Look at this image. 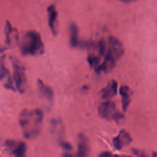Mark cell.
<instances>
[{
	"label": "cell",
	"instance_id": "cell-1",
	"mask_svg": "<svg viewBox=\"0 0 157 157\" xmlns=\"http://www.w3.org/2000/svg\"><path fill=\"white\" fill-rule=\"evenodd\" d=\"M44 113L41 109L28 110L24 109L19 115V124L23 134L27 139L37 137L41 131Z\"/></svg>",
	"mask_w": 157,
	"mask_h": 157
},
{
	"label": "cell",
	"instance_id": "cell-2",
	"mask_svg": "<svg viewBox=\"0 0 157 157\" xmlns=\"http://www.w3.org/2000/svg\"><path fill=\"white\" fill-rule=\"evenodd\" d=\"M108 40V48L104 61L95 69L96 72L98 73H107L110 71L115 67L117 61L124 54L123 44L117 38L110 36Z\"/></svg>",
	"mask_w": 157,
	"mask_h": 157
},
{
	"label": "cell",
	"instance_id": "cell-3",
	"mask_svg": "<svg viewBox=\"0 0 157 157\" xmlns=\"http://www.w3.org/2000/svg\"><path fill=\"white\" fill-rule=\"evenodd\" d=\"M20 50L23 55H42L44 52V45L40 35L35 31L26 32L21 42Z\"/></svg>",
	"mask_w": 157,
	"mask_h": 157
},
{
	"label": "cell",
	"instance_id": "cell-4",
	"mask_svg": "<svg viewBox=\"0 0 157 157\" xmlns=\"http://www.w3.org/2000/svg\"><path fill=\"white\" fill-rule=\"evenodd\" d=\"M99 115L106 120H115L118 122L124 115L117 110L115 104L111 101H107L100 104L98 108Z\"/></svg>",
	"mask_w": 157,
	"mask_h": 157
},
{
	"label": "cell",
	"instance_id": "cell-5",
	"mask_svg": "<svg viewBox=\"0 0 157 157\" xmlns=\"http://www.w3.org/2000/svg\"><path fill=\"white\" fill-rule=\"evenodd\" d=\"M13 78L16 88L20 93H23L26 87V76L25 69L23 64L17 59H13Z\"/></svg>",
	"mask_w": 157,
	"mask_h": 157
},
{
	"label": "cell",
	"instance_id": "cell-6",
	"mask_svg": "<svg viewBox=\"0 0 157 157\" xmlns=\"http://www.w3.org/2000/svg\"><path fill=\"white\" fill-rule=\"evenodd\" d=\"M5 145L8 150L15 157H25L26 151V145L22 141L14 140H7Z\"/></svg>",
	"mask_w": 157,
	"mask_h": 157
},
{
	"label": "cell",
	"instance_id": "cell-7",
	"mask_svg": "<svg viewBox=\"0 0 157 157\" xmlns=\"http://www.w3.org/2000/svg\"><path fill=\"white\" fill-rule=\"evenodd\" d=\"M48 23L52 33L56 36L58 31V12L54 4H51L47 7Z\"/></svg>",
	"mask_w": 157,
	"mask_h": 157
},
{
	"label": "cell",
	"instance_id": "cell-8",
	"mask_svg": "<svg viewBox=\"0 0 157 157\" xmlns=\"http://www.w3.org/2000/svg\"><path fill=\"white\" fill-rule=\"evenodd\" d=\"M132 139L129 132L125 130H121L116 137L113 139V145L117 150L121 149L124 146L131 143Z\"/></svg>",
	"mask_w": 157,
	"mask_h": 157
},
{
	"label": "cell",
	"instance_id": "cell-9",
	"mask_svg": "<svg viewBox=\"0 0 157 157\" xmlns=\"http://www.w3.org/2000/svg\"><path fill=\"white\" fill-rule=\"evenodd\" d=\"M78 149L77 157H88L90 151V147L87 137L82 133L78 136Z\"/></svg>",
	"mask_w": 157,
	"mask_h": 157
},
{
	"label": "cell",
	"instance_id": "cell-10",
	"mask_svg": "<svg viewBox=\"0 0 157 157\" xmlns=\"http://www.w3.org/2000/svg\"><path fill=\"white\" fill-rule=\"evenodd\" d=\"M4 33L6 36V44L8 47H10L18 42L17 31L15 28H13L9 21H6Z\"/></svg>",
	"mask_w": 157,
	"mask_h": 157
},
{
	"label": "cell",
	"instance_id": "cell-11",
	"mask_svg": "<svg viewBox=\"0 0 157 157\" xmlns=\"http://www.w3.org/2000/svg\"><path fill=\"white\" fill-rule=\"evenodd\" d=\"M117 93V82L112 80L100 91V96L103 99H109L114 97Z\"/></svg>",
	"mask_w": 157,
	"mask_h": 157
},
{
	"label": "cell",
	"instance_id": "cell-12",
	"mask_svg": "<svg viewBox=\"0 0 157 157\" xmlns=\"http://www.w3.org/2000/svg\"><path fill=\"white\" fill-rule=\"evenodd\" d=\"M37 86L40 94L46 99L48 102H52L54 98V93L53 89L50 86L46 85L40 79L37 80Z\"/></svg>",
	"mask_w": 157,
	"mask_h": 157
},
{
	"label": "cell",
	"instance_id": "cell-13",
	"mask_svg": "<svg viewBox=\"0 0 157 157\" xmlns=\"http://www.w3.org/2000/svg\"><path fill=\"white\" fill-rule=\"evenodd\" d=\"M120 94L121 98L122 109L123 111L125 112L131 102L132 92L128 86L123 85L120 88Z\"/></svg>",
	"mask_w": 157,
	"mask_h": 157
},
{
	"label": "cell",
	"instance_id": "cell-14",
	"mask_svg": "<svg viewBox=\"0 0 157 157\" xmlns=\"http://www.w3.org/2000/svg\"><path fill=\"white\" fill-rule=\"evenodd\" d=\"M50 131L55 136L61 137L64 134V126L60 118H53L51 120Z\"/></svg>",
	"mask_w": 157,
	"mask_h": 157
},
{
	"label": "cell",
	"instance_id": "cell-15",
	"mask_svg": "<svg viewBox=\"0 0 157 157\" xmlns=\"http://www.w3.org/2000/svg\"><path fill=\"white\" fill-rule=\"evenodd\" d=\"M70 37L69 43L71 47L74 48L79 45L78 41V28L75 23H72L69 28Z\"/></svg>",
	"mask_w": 157,
	"mask_h": 157
},
{
	"label": "cell",
	"instance_id": "cell-16",
	"mask_svg": "<svg viewBox=\"0 0 157 157\" xmlns=\"http://www.w3.org/2000/svg\"><path fill=\"white\" fill-rule=\"evenodd\" d=\"M9 75L10 74L9 70L6 68L5 63L3 60V57H2L1 59V79L2 80L3 78H5Z\"/></svg>",
	"mask_w": 157,
	"mask_h": 157
},
{
	"label": "cell",
	"instance_id": "cell-17",
	"mask_svg": "<svg viewBox=\"0 0 157 157\" xmlns=\"http://www.w3.org/2000/svg\"><path fill=\"white\" fill-rule=\"evenodd\" d=\"M4 87L7 89H9V90H13V91H15V86H14V85H13V81L10 77V75H8L7 77H6V82L4 83Z\"/></svg>",
	"mask_w": 157,
	"mask_h": 157
},
{
	"label": "cell",
	"instance_id": "cell-18",
	"mask_svg": "<svg viewBox=\"0 0 157 157\" xmlns=\"http://www.w3.org/2000/svg\"><path fill=\"white\" fill-rule=\"evenodd\" d=\"M131 151L134 155L137 157H148L146 153L142 150L137 148H132Z\"/></svg>",
	"mask_w": 157,
	"mask_h": 157
},
{
	"label": "cell",
	"instance_id": "cell-19",
	"mask_svg": "<svg viewBox=\"0 0 157 157\" xmlns=\"http://www.w3.org/2000/svg\"><path fill=\"white\" fill-rule=\"evenodd\" d=\"M60 146L63 149H64L65 150H67V151H71V150H72V145L67 141H61L60 142Z\"/></svg>",
	"mask_w": 157,
	"mask_h": 157
},
{
	"label": "cell",
	"instance_id": "cell-20",
	"mask_svg": "<svg viewBox=\"0 0 157 157\" xmlns=\"http://www.w3.org/2000/svg\"><path fill=\"white\" fill-rule=\"evenodd\" d=\"M99 157H113V155L109 151H103L99 155Z\"/></svg>",
	"mask_w": 157,
	"mask_h": 157
},
{
	"label": "cell",
	"instance_id": "cell-21",
	"mask_svg": "<svg viewBox=\"0 0 157 157\" xmlns=\"http://www.w3.org/2000/svg\"><path fill=\"white\" fill-rule=\"evenodd\" d=\"M63 157H74L71 154L68 153H65L63 155Z\"/></svg>",
	"mask_w": 157,
	"mask_h": 157
},
{
	"label": "cell",
	"instance_id": "cell-22",
	"mask_svg": "<svg viewBox=\"0 0 157 157\" xmlns=\"http://www.w3.org/2000/svg\"><path fill=\"white\" fill-rule=\"evenodd\" d=\"M114 157H132V156H127V155H115L114 156Z\"/></svg>",
	"mask_w": 157,
	"mask_h": 157
},
{
	"label": "cell",
	"instance_id": "cell-23",
	"mask_svg": "<svg viewBox=\"0 0 157 157\" xmlns=\"http://www.w3.org/2000/svg\"><path fill=\"white\" fill-rule=\"evenodd\" d=\"M122 2H132V1H134L136 0H120Z\"/></svg>",
	"mask_w": 157,
	"mask_h": 157
},
{
	"label": "cell",
	"instance_id": "cell-24",
	"mask_svg": "<svg viewBox=\"0 0 157 157\" xmlns=\"http://www.w3.org/2000/svg\"><path fill=\"white\" fill-rule=\"evenodd\" d=\"M153 157H157V152L156 151H153L152 154Z\"/></svg>",
	"mask_w": 157,
	"mask_h": 157
}]
</instances>
